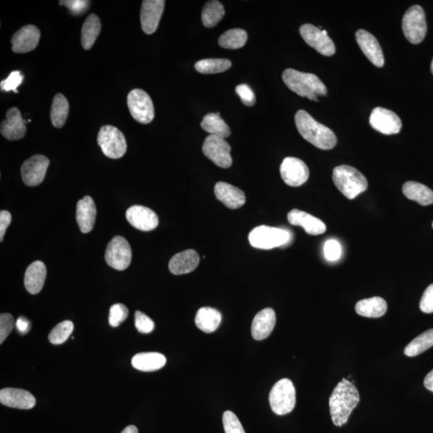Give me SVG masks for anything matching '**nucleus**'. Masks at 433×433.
Listing matches in <instances>:
<instances>
[{"label": "nucleus", "mask_w": 433, "mask_h": 433, "mask_svg": "<svg viewBox=\"0 0 433 433\" xmlns=\"http://www.w3.org/2000/svg\"><path fill=\"white\" fill-rule=\"evenodd\" d=\"M360 401L359 391L356 387L343 378L333 390L329 400L333 424L337 427L345 425Z\"/></svg>", "instance_id": "f257e3e1"}, {"label": "nucleus", "mask_w": 433, "mask_h": 433, "mask_svg": "<svg viewBox=\"0 0 433 433\" xmlns=\"http://www.w3.org/2000/svg\"><path fill=\"white\" fill-rule=\"evenodd\" d=\"M298 133L316 147L323 151H329L337 144V137L331 129L318 123L309 113L298 110L295 116Z\"/></svg>", "instance_id": "f03ea898"}, {"label": "nucleus", "mask_w": 433, "mask_h": 433, "mask_svg": "<svg viewBox=\"0 0 433 433\" xmlns=\"http://www.w3.org/2000/svg\"><path fill=\"white\" fill-rule=\"evenodd\" d=\"M283 82L288 88L302 97L318 102V97H325L327 89L321 79L312 73H305L287 68L282 73Z\"/></svg>", "instance_id": "7ed1b4c3"}, {"label": "nucleus", "mask_w": 433, "mask_h": 433, "mask_svg": "<svg viewBox=\"0 0 433 433\" xmlns=\"http://www.w3.org/2000/svg\"><path fill=\"white\" fill-rule=\"evenodd\" d=\"M332 179L338 190L348 199H354L367 189L365 176L354 167L337 166L333 169Z\"/></svg>", "instance_id": "20e7f679"}, {"label": "nucleus", "mask_w": 433, "mask_h": 433, "mask_svg": "<svg viewBox=\"0 0 433 433\" xmlns=\"http://www.w3.org/2000/svg\"><path fill=\"white\" fill-rule=\"evenodd\" d=\"M291 233L283 229L260 226L253 229L249 235V241L253 247L262 250L282 247L290 242Z\"/></svg>", "instance_id": "39448f33"}, {"label": "nucleus", "mask_w": 433, "mask_h": 433, "mask_svg": "<svg viewBox=\"0 0 433 433\" xmlns=\"http://www.w3.org/2000/svg\"><path fill=\"white\" fill-rule=\"evenodd\" d=\"M271 410L276 415H287L295 409L296 392L295 386L289 379L278 381L269 396Z\"/></svg>", "instance_id": "423d86ee"}, {"label": "nucleus", "mask_w": 433, "mask_h": 433, "mask_svg": "<svg viewBox=\"0 0 433 433\" xmlns=\"http://www.w3.org/2000/svg\"><path fill=\"white\" fill-rule=\"evenodd\" d=\"M97 142L104 155L109 158H122L127 151L126 137L113 126H104L99 129Z\"/></svg>", "instance_id": "0eeeda50"}, {"label": "nucleus", "mask_w": 433, "mask_h": 433, "mask_svg": "<svg viewBox=\"0 0 433 433\" xmlns=\"http://www.w3.org/2000/svg\"><path fill=\"white\" fill-rule=\"evenodd\" d=\"M403 32L407 41L418 44L424 41L427 32V23L424 10L414 5L405 12L402 21Z\"/></svg>", "instance_id": "6e6552de"}, {"label": "nucleus", "mask_w": 433, "mask_h": 433, "mask_svg": "<svg viewBox=\"0 0 433 433\" xmlns=\"http://www.w3.org/2000/svg\"><path fill=\"white\" fill-rule=\"evenodd\" d=\"M127 104L129 112L137 122L147 124L153 122L155 115L153 104L148 94L142 89L135 88L129 93Z\"/></svg>", "instance_id": "1a4fd4ad"}, {"label": "nucleus", "mask_w": 433, "mask_h": 433, "mask_svg": "<svg viewBox=\"0 0 433 433\" xmlns=\"http://www.w3.org/2000/svg\"><path fill=\"white\" fill-rule=\"evenodd\" d=\"M106 261L115 270H126L132 261V249L126 238L122 236L113 238L106 249Z\"/></svg>", "instance_id": "9d476101"}, {"label": "nucleus", "mask_w": 433, "mask_h": 433, "mask_svg": "<svg viewBox=\"0 0 433 433\" xmlns=\"http://www.w3.org/2000/svg\"><path fill=\"white\" fill-rule=\"evenodd\" d=\"M231 151V146L225 139L215 135L208 136L202 146L205 156L223 169L230 168L232 165Z\"/></svg>", "instance_id": "9b49d317"}, {"label": "nucleus", "mask_w": 433, "mask_h": 433, "mask_svg": "<svg viewBox=\"0 0 433 433\" xmlns=\"http://www.w3.org/2000/svg\"><path fill=\"white\" fill-rule=\"evenodd\" d=\"M301 37L305 41L323 56L331 57L336 53V47L332 39L327 36L325 30L307 23L302 25L300 29Z\"/></svg>", "instance_id": "f8f14e48"}, {"label": "nucleus", "mask_w": 433, "mask_h": 433, "mask_svg": "<svg viewBox=\"0 0 433 433\" xmlns=\"http://www.w3.org/2000/svg\"><path fill=\"white\" fill-rule=\"evenodd\" d=\"M49 159L44 155H35L25 161L21 167L22 180L25 185L39 186L46 178Z\"/></svg>", "instance_id": "ddd939ff"}, {"label": "nucleus", "mask_w": 433, "mask_h": 433, "mask_svg": "<svg viewBox=\"0 0 433 433\" xmlns=\"http://www.w3.org/2000/svg\"><path fill=\"white\" fill-rule=\"evenodd\" d=\"M280 173L287 185L297 187L308 180L309 169L300 159L288 157L281 164Z\"/></svg>", "instance_id": "4468645a"}, {"label": "nucleus", "mask_w": 433, "mask_h": 433, "mask_svg": "<svg viewBox=\"0 0 433 433\" xmlns=\"http://www.w3.org/2000/svg\"><path fill=\"white\" fill-rule=\"evenodd\" d=\"M369 122L375 131L386 135L399 133L402 128L401 120L394 112L381 107L373 109Z\"/></svg>", "instance_id": "2eb2a0df"}, {"label": "nucleus", "mask_w": 433, "mask_h": 433, "mask_svg": "<svg viewBox=\"0 0 433 433\" xmlns=\"http://www.w3.org/2000/svg\"><path fill=\"white\" fill-rule=\"evenodd\" d=\"M163 0H144L141 10V23L143 32L152 35L157 31L165 8Z\"/></svg>", "instance_id": "dca6fc26"}, {"label": "nucleus", "mask_w": 433, "mask_h": 433, "mask_svg": "<svg viewBox=\"0 0 433 433\" xmlns=\"http://www.w3.org/2000/svg\"><path fill=\"white\" fill-rule=\"evenodd\" d=\"M41 31L34 25H26L14 34L12 38V51L21 54L33 51L38 46Z\"/></svg>", "instance_id": "f3484780"}, {"label": "nucleus", "mask_w": 433, "mask_h": 433, "mask_svg": "<svg viewBox=\"0 0 433 433\" xmlns=\"http://www.w3.org/2000/svg\"><path fill=\"white\" fill-rule=\"evenodd\" d=\"M0 132L9 141L21 140L26 134V122L22 117L19 109L14 107L6 113V120L1 123Z\"/></svg>", "instance_id": "a211bd4d"}, {"label": "nucleus", "mask_w": 433, "mask_h": 433, "mask_svg": "<svg viewBox=\"0 0 433 433\" xmlns=\"http://www.w3.org/2000/svg\"><path fill=\"white\" fill-rule=\"evenodd\" d=\"M357 44L369 61L378 68L385 66L384 54L379 42L373 35L360 29L356 33Z\"/></svg>", "instance_id": "6ab92c4d"}, {"label": "nucleus", "mask_w": 433, "mask_h": 433, "mask_svg": "<svg viewBox=\"0 0 433 433\" xmlns=\"http://www.w3.org/2000/svg\"><path fill=\"white\" fill-rule=\"evenodd\" d=\"M126 218L133 227L142 231L154 230L159 223L156 213L142 206H133L126 211Z\"/></svg>", "instance_id": "aec40b11"}, {"label": "nucleus", "mask_w": 433, "mask_h": 433, "mask_svg": "<svg viewBox=\"0 0 433 433\" xmlns=\"http://www.w3.org/2000/svg\"><path fill=\"white\" fill-rule=\"evenodd\" d=\"M0 403L14 409L31 410L36 405V398L26 390L4 388L0 391Z\"/></svg>", "instance_id": "412c9836"}, {"label": "nucleus", "mask_w": 433, "mask_h": 433, "mask_svg": "<svg viewBox=\"0 0 433 433\" xmlns=\"http://www.w3.org/2000/svg\"><path fill=\"white\" fill-rule=\"evenodd\" d=\"M287 219L291 225L302 227L311 235H322L327 230L325 224L320 219L297 209L288 213Z\"/></svg>", "instance_id": "4be33fe9"}, {"label": "nucleus", "mask_w": 433, "mask_h": 433, "mask_svg": "<svg viewBox=\"0 0 433 433\" xmlns=\"http://www.w3.org/2000/svg\"><path fill=\"white\" fill-rule=\"evenodd\" d=\"M276 323V312L271 308H266L253 318L251 334L256 340H263L270 336Z\"/></svg>", "instance_id": "5701e85b"}, {"label": "nucleus", "mask_w": 433, "mask_h": 433, "mask_svg": "<svg viewBox=\"0 0 433 433\" xmlns=\"http://www.w3.org/2000/svg\"><path fill=\"white\" fill-rule=\"evenodd\" d=\"M215 193L219 201L232 210L242 207L246 202L245 193L229 183L218 182Z\"/></svg>", "instance_id": "b1692460"}, {"label": "nucleus", "mask_w": 433, "mask_h": 433, "mask_svg": "<svg viewBox=\"0 0 433 433\" xmlns=\"http://www.w3.org/2000/svg\"><path fill=\"white\" fill-rule=\"evenodd\" d=\"M200 261L198 253L194 250H186L174 256L169 263V271L173 275L181 276L195 270Z\"/></svg>", "instance_id": "393cba45"}, {"label": "nucleus", "mask_w": 433, "mask_h": 433, "mask_svg": "<svg viewBox=\"0 0 433 433\" xmlns=\"http://www.w3.org/2000/svg\"><path fill=\"white\" fill-rule=\"evenodd\" d=\"M96 217L97 208L91 197L86 196L78 202L77 222L82 233H87L93 231Z\"/></svg>", "instance_id": "a878e982"}, {"label": "nucleus", "mask_w": 433, "mask_h": 433, "mask_svg": "<svg viewBox=\"0 0 433 433\" xmlns=\"http://www.w3.org/2000/svg\"><path fill=\"white\" fill-rule=\"evenodd\" d=\"M47 276V269L41 261H36L30 265L24 276V286L32 295L41 291Z\"/></svg>", "instance_id": "bb28decb"}, {"label": "nucleus", "mask_w": 433, "mask_h": 433, "mask_svg": "<svg viewBox=\"0 0 433 433\" xmlns=\"http://www.w3.org/2000/svg\"><path fill=\"white\" fill-rule=\"evenodd\" d=\"M166 358L158 352H142L134 356L132 365L142 372H154L166 365Z\"/></svg>", "instance_id": "cd10ccee"}, {"label": "nucleus", "mask_w": 433, "mask_h": 433, "mask_svg": "<svg viewBox=\"0 0 433 433\" xmlns=\"http://www.w3.org/2000/svg\"><path fill=\"white\" fill-rule=\"evenodd\" d=\"M387 309V302L381 297L365 298L358 302L356 305L358 315L367 318L382 317L385 315Z\"/></svg>", "instance_id": "c85d7f7f"}, {"label": "nucleus", "mask_w": 433, "mask_h": 433, "mask_svg": "<svg viewBox=\"0 0 433 433\" xmlns=\"http://www.w3.org/2000/svg\"><path fill=\"white\" fill-rule=\"evenodd\" d=\"M222 322L221 313L215 308L205 307H202L197 312L195 325L206 333L215 331Z\"/></svg>", "instance_id": "c756f323"}, {"label": "nucleus", "mask_w": 433, "mask_h": 433, "mask_svg": "<svg viewBox=\"0 0 433 433\" xmlns=\"http://www.w3.org/2000/svg\"><path fill=\"white\" fill-rule=\"evenodd\" d=\"M403 193L407 198L421 206H429L433 203V191L421 183L407 182L403 186Z\"/></svg>", "instance_id": "7c9ffc66"}, {"label": "nucleus", "mask_w": 433, "mask_h": 433, "mask_svg": "<svg viewBox=\"0 0 433 433\" xmlns=\"http://www.w3.org/2000/svg\"><path fill=\"white\" fill-rule=\"evenodd\" d=\"M102 31V23L96 14L89 15L81 30V44L84 49L92 48Z\"/></svg>", "instance_id": "2f4dec72"}, {"label": "nucleus", "mask_w": 433, "mask_h": 433, "mask_svg": "<svg viewBox=\"0 0 433 433\" xmlns=\"http://www.w3.org/2000/svg\"><path fill=\"white\" fill-rule=\"evenodd\" d=\"M201 127L210 135H215L222 138L231 136V128L220 117V113H209L204 117Z\"/></svg>", "instance_id": "473e14b6"}, {"label": "nucleus", "mask_w": 433, "mask_h": 433, "mask_svg": "<svg viewBox=\"0 0 433 433\" xmlns=\"http://www.w3.org/2000/svg\"><path fill=\"white\" fill-rule=\"evenodd\" d=\"M69 113V104L68 99L61 93L57 94L53 98V102L50 112L51 122L54 127L62 128L67 121Z\"/></svg>", "instance_id": "72a5a7b5"}, {"label": "nucleus", "mask_w": 433, "mask_h": 433, "mask_svg": "<svg viewBox=\"0 0 433 433\" xmlns=\"http://www.w3.org/2000/svg\"><path fill=\"white\" fill-rule=\"evenodd\" d=\"M225 16L223 5L216 0L209 1L204 6L202 12V21L204 26L211 28L215 27Z\"/></svg>", "instance_id": "f704fd0d"}, {"label": "nucleus", "mask_w": 433, "mask_h": 433, "mask_svg": "<svg viewBox=\"0 0 433 433\" xmlns=\"http://www.w3.org/2000/svg\"><path fill=\"white\" fill-rule=\"evenodd\" d=\"M245 30L235 28L223 33L218 39V44L223 48L238 49L245 46L247 41Z\"/></svg>", "instance_id": "c9c22d12"}, {"label": "nucleus", "mask_w": 433, "mask_h": 433, "mask_svg": "<svg viewBox=\"0 0 433 433\" xmlns=\"http://www.w3.org/2000/svg\"><path fill=\"white\" fill-rule=\"evenodd\" d=\"M231 66V61L227 59H205L198 61L194 68L202 74H215L229 70Z\"/></svg>", "instance_id": "e433bc0d"}, {"label": "nucleus", "mask_w": 433, "mask_h": 433, "mask_svg": "<svg viewBox=\"0 0 433 433\" xmlns=\"http://www.w3.org/2000/svg\"><path fill=\"white\" fill-rule=\"evenodd\" d=\"M433 346V329L422 333L405 347V354L413 357L421 354Z\"/></svg>", "instance_id": "4c0bfd02"}, {"label": "nucleus", "mask_w": 433, "mask_h": 433, "mask_svg": "<svg viewBox=\"0 0 433 433\" xmlns=\"http://www.w3.org/2000/svg\"><path fill=\"white\" fill-rule=\"evenodd\" d=\"M74 330L72 321L66 320L55 327L48 336V340L52 345H58L66 342Z\"/></svg>", "instance_id": "58836bf2"}, {"label": "nucleus", "mask_w": 433, "mask_h": 433, "mask_svg": "<svg viewBox=\"0 0 433 433\" xmlns=\"http://www.w3.org/2000/svg\"><path fill=\"white\" fill-rule=\"evenodd\" d=\"M128 316V308L122 305V303H117V305H113L110 308V311H109V325L113 327H119L126 320Z\"/></svg>", "instance_id": "ea45409f"}, {"label": "nucleus", "mask_w": 433, "mask_h": 433, "mask_svg": "<svg viewBox=\"0 0 433 433\" xmlns=\"http://www.w3.org/2000/svg\"><path fill=\"white\" fill-rule=\"evenodd\" d=\"M223 426L226 433H246L240 420L231 411H226L223 414Z\"/></svg>", "instance_id": "a19ab883"}, {"label": "nucleus", "mask_w": 433, "mask_h": 433, "mask_svg": "<svg viewBox=\"0 0 433 433\" xmlns=\"http://www.w3.org/2000/svg\"><path fill=\"white\" fill-rule=\"evenodd\" d=\"M23 75L19 71H14L9 75L8 77L0 83V87L3 91H14L18 93L17 88L23 82Z\"/></svg>", "instance_id": "79ce46f5"}, {"label": "nucleus", "mask_w": 433, "mask_h": 433, "mask_svg": "<svg viewBox=\"0 0 433 433\" xmlns=\"http://www.w3.org/2000/svg\"><path fill=\"white\" fill-rule=\"evenodd\" d=\"M15 326V320L11 314L3 313L0 316V343L4 342L11 334Z\"/></svg>", "instance_id": "37998d69"}, {"label": "nucleus", "mask_w": 433, "mask_h": 433, "mask_svg": "<svg viewBox=\"0 0 433 433\" xmlns=\"http://www.w3.org/2000/svg\"><path fill=\"white\" fill-rule=\"evenodd\" d=\"M59 5H64L75 16H79V15L88 11V8L90 6V1H86V0H63V1H59Z\"/></svg>", "instance_id": "c03bdc74"}, {"label": "nucleus", "mask_w": 433, "mask_h": 433, "mask_svg": "<svg viewBox=\"0 0 433 433\" xmlns=\"http://www.w3.org/2000/svg\"><path fill=\"white\" fill-rule=\"evenodd\" d=\"M135 327L139 332L148 334L153 331L154 323L151 318L147 316L146 314L142 311H136L135 313Z\"/></svg>", "instance_id": "a18cd8bd"}, {"label": "nucleus", "mask_w": 433, "mask_h": 433, "mask_svg": "<svg viewBox=\"0 0 433 433\" xmlns=\"http://www.w3.org/2000/svg\"><path fill=\"white\" fill-rule=\"evenodd\" d=\"M325 258L328 261H336L341 257L342 249L340 243L334 240L325 242L323 247Z\"/></svg>", "instance_id": "49530a36"}, {"label": "nucleus", "mask_w": 433, "mask_h": 433, "mask_svg": "<svg viewBox=\"0 0 433 433\" xmlns=\"http://www.w3.org/2000/svg\"><path fill=\"white\" fill-rule=\"evenodd\" d=\"M235 91L238 95L240 96L242 102L246 106L251 107L255 106L256 98L250 86L245 84H240V86L236 87Z\"/></svg>", "instance_id": "de8ad7c7"}, {"label": "nucleus", "mask_w": 433, "mask_h": 433, "mask_svg": "<svg viewBox=\"0 0 433 433\" xmlns=\"http://www.w3.org/2000/svg\"><path fill=\"white\" fill-rule=\"evenodd\" d=\"M421 310L426 314L433 313V285L427 287L420 302Z\"/></svg>", "instance_id": "09e8293b"}, {"label": "nucleus", "mask_w": 433, "mask_h": 433, "mask_svg": "<svg viewBox=\"0 0 433 433\" xmlns=\"http://www.w3.org/2000/svg\"><path fill=\"white\" fill-rule=\"evenodd\" d=\"M12 222V215L7 211L0 212V241H3L5 233Z\"/></svg>", "instance_id": "8fccbe9b"}, {"label": "nucleus", "mask_w": 433, "mask_h": 433, "mask_svg": "<svg viewBox=\"0 0 433 433\" xmlns=\"http://www.w3.org/2000/svg\"><path fill=\"white\" fill-rule=\"evenodd\" d=\"M17 330L21 334H26L30 330V323L26 318L19 317L16 323Z\"/></svg>", "instance_id": "3c124183"}, {"label": "nucleus", "mask_w": 433, "mask_h": 433, "mask_svg": "<svg viewBox=\"0 0 433 433\" xmlns=\"http://www.w3.org/2000/svg\"><path fill=\"white\" fill-rule=\"evenodd\" d=\"M425 387L427 390L433 392V370L427 374L424 381Z\"/></svg>", "instance_id": "603ef678"}, {"label": "nucleus", "mask_w": 433, "mask_h": 433, "mask_svg": "<svg viewBox=\"0 0 433 433\" xmlns=\"http://www.w3.org/2000/svg\"><path fill=\"white\" fill-rule=\"evenodd\" d=\"M121 433H138L137 427L129 425L124 429Z\"/></svg>", "instance_id": "864d4df0"}, {"label": "nucleus", "mask_w": 433, "mask_h": 433, "mask_svg": "<svg viewBox=\"0 0 433 433\" xmlns=\"http://www.w3.org/2000/svg\"><path fill=\"white\" fill-rule=\"evenodd\" d=\"M431 72L433 74V59H432V64H431Z\"/></svg>", "instance_id": "5fc2aeb1"}, {"label": "nucleus", "mask_w": 433, "mask_h": 433, "mask_svg": "<svg viewBox=\"0 0 433 433\" xmlns=\"http://www.w3.org/2000/svg\"><path fill=\"white\" fill-rule=\"evenodd\" d=\"M432 227H433V222H432Z\"/></svg>", "instance_id": "6e6d98bb"}]
</instances>
